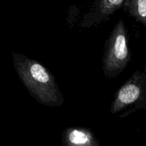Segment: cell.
Returning <instances> with one entry per match:
<instances>
[{
	"mask_svg": "<svg viewBox=\"0 0 146 146\" xmlns=\"http://www.w3.org/2000/svg\"><path fill=\"white\" fill-rule=\"evenodd\" d=\"M12 58L19 77L38 103L50 107L61 106L64 104V97L58 84L45 66L18 53H13Z\"/></svg>",
	"mask_w": 146,
	"mask_h": 146,
	"instance_id": "cell-1",
	"label": "cell"
},
{
	"mask_svg": "<svg viewBox=\"0 0 146 146\" xmlns=\"http://www.w3.org/2000/svg\"><path fill=\"white\" fill-rule=\"evenodd\" d=\"M62 138L64 146H100L93 133L86 128H67Z\"/></svg>",
	"mask_w": 146,
	"mask_h": 146,
	"instance_id": "cell-4",
	"label": "cell"
},
{
	"mask_svg": "<svg viewBox=\"0 0 146 146\" xmlns=\"http://www.w3.org/2000/svg\"><path fill=\"white\" fill-rule=\"evenodd\" d=\"M125 0H101L99 11L103 17H108L122 6Z\"/></svg>",
	"mask_w": 146,
	"mask_h": 146,
	"instance_id": "cell-6",
	"label": "cell"
},
{
	"mask_svg": "<svg viewBox=\"0 0 146 146\" xmlns=\"http://www.w3.org/2000/svg\"><path fill=\"white\" fill-rule=\"evenodd\" d=\"M138 74L134 79V75L130 78L115 94V99L111 105V111L112 113H116L125 107L137 101L141 96L142 89L138 80Z\"/></svg>",
	"mask_w": 146,
	"mask_h": 146,
	"instance_id": "cell-3",
	"label": "cell"
},
{
	"mask_svg": "<svg viewBox=\"0 0 146 146\" xmlns=\"http://www.w3.org/2000/svg\"><path fill=\"white\" fill-rule=\"evenodd\" d=\"M127 34L125 24L121 20L115 26L106 43L103 71L106 77L119 75L131 60Z\"/></svg>",
	"mask_w": 146,
	"mask_h": 146,
	"instance_id": "cell-2",
	"label": "cell"
},
{
	"mask_svg": "<svg viewBox=\"0 0 146 146\" xmlns=\"http://www.w3.org/2000/svg\"><path fill=\"white\" fill-rule=\"evenodd\" d=\"M125 7L132 17L146 27V0H125Z\"/></svg>",
	"mask_w": 146,
	"mask_h": 146,
	"instance_id": "cell-5",
	"label": "cell"
}]
</instances>
